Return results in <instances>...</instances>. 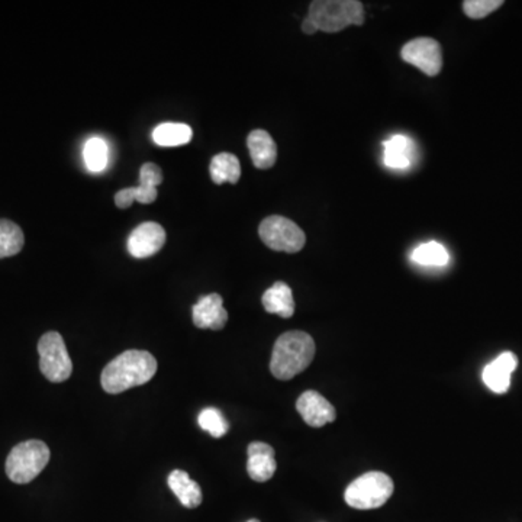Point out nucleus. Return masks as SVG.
Instances as JSON below:
<instances>
[{"mask_svg":"<svg viewBox=\"0 0 522 522\" xmlns=\"http://www.w3.org/2000/svg\"><path fill=\"white\" fill-rule=\"evenodd\" d=\"M156 373L157 360L153 354L142 349H128L104 367L102 388L108 394H122L131 388L149 383Z\"/></svg>","mask_w":522,"mask_h":522,"instance_id":"nucleus-1","label":"nucleus"},{"mask_svg":"<svg viewBox=\"0 0 522 522\" xmlns=\"http://www.w3.org/2000/svg\"><path fill=\"white\" fill-rule=\"evenodd\" d=\"M315 357V342L303 331L281 334L274 344L270 372L279 380H290L310 367Z\"/></svg>","mask_w":522,"mask_h":522,"instance_id":"nucleus-2","label":"nucleus"},{"mask_svg":"<svg viewBox=\"0 0 522 522\" xmlns=\"http://www.w3.org/2000/svg\"><path fill=\"white\" fill-rule=\"evenodd\" d=\"M308 18L317 25L318 31L340 33L349 25L365 24V8L357 0H315Z\"/></svg>","mask_w":522,"mask_h":522,"instance_id":"nucleus-3","label":"nucleus"},{"mask_svg":"<svg viewBox=\"0 0 522 522\" xmlns=\"http://www.w3.org/2000/svg\"><path fill=\"white\" fill-rule=\"evenodd\" d=\"M50 449L44 441L28 440L13 447L6 458V474L13 483L25 485L45 469L50 462Z\"/></svg>","mask_w":522,"mask_h":522,"instance_id":"nucleus-4","label":"nucleus"},{"mask_svg":"<svg viewBox=\"0 0 522 522\" xmlns=\"http://www.w3.org/2000/svg\"><path fill=\"white\" fill-rule=\"evenodd\" d=\"M392 494L394 482L388 474L382 472H369L349 483L344 498L354 510H367L385 505Z\"/></svg>","mask_w":522,"mask_h":522,"instance_id":"nucleus-5","label":"nucleus"},{"mask_svg":"<svg viewBox=\"0 0 522 522\" xmlns=\"http://www.w3.org/2000/svg\"><path fill=\"white\" fill-rule=\"evenodd\" d=\"M40 370L50 382H65L72 376L73 363L60 333L50 331L38 342Z\"/></svg>","mask_w":522,"mask_h":522,"instance_id":"nucleus-6","label":"nucleus"},{"mask_svg":"<svg viewBox=\"0 0 522 522\" xmlns=\"http://www.w3.org/2000/svg\"><path fill=\"white\" fill-rule=\"evenodd\" d=\"M261 242L269 249L283 253H297L305 247L306 235L301 226L280 215L265 218L258 226Z\"/></svg>","mask_w":522,"mask_h":522,"instance_id":"nucleus-7","label":"nucleus"},{"mask_svg":"<svg viewBox=\"0 0 522 522\" xmlns=\"http://www.w3.org/2000/svg\"><path fill=\"white\" fill-rule=\"evenodd\" d=\"M401 56L402 60L426 73V76L434 77L441 72V45L434 38H415L410 41L403 45Z\"/></svg>","mask_w":522,"mask_h":522,"instance_id":"nucleus-8","label":"nucleus"},{"mask_svg":"<svg viewBox=\"0 0 522 522\" xmlns=\"http://www.w3.org/2000/svg\"><path fill=\"white\" fill-rule=\"evenodd\" d=\"M163 173L158 165L154 163H145L140 170V186L127 188L115 195V203L118 208L127 209L133 205L134 201L149 205L157 199V186L161 185Z\"/></svg>","mask_w":522,"mask_h":522,"instance_id":"nucleus-9","label":"nucleus"},{"mask_svg":"<svg viewBox=\"0 0 522 522\" xmlns=\"http://www.w3.org/2000/svg\"><path fill=\"white\" fill-rule=\"evenodd\" d=\"M165 242V228L157 222H144L131 233L127 247L133 257L147 258L158 253Z\"/></svg>","mask_w":522,"mask_h":522,"instance_id":"nucleus-10","label":"nucleus"},{"mask_svg":"<svg viewBox=\"0 0 522 522\" xmlns=\"http://www.w3.org/2000/svg\"><path fill=\"white\" fill-rule=\"evenodd\" d=\"M296 410L303 421L313 428L330 424L337 417L335 408L317 390H306L296 402Z\"/></svg>","mask_w":522,"mask_h":522,"instance_id":"nucleus-11","label":"nucleus"},{"mask_svg":"<svg viewBox=\"0 0 522 522\" xmlns=\"http://www.w3.org/2000/svg\"><path fill=\"white\" fill-rule=\"evenodd\" d=\"M228 322L221 295L212 294L199 299L193 306V324L202 330H222Z\"/></svg>","mask_w":522,"mask_h":522,"instance_id":"nucleus-12","label":"nucleus"},{"mask_svg":"<svg viewBox=\"0 0 522 522\" xmlns=\"http://www.w3.org/2000/svg\"><path fill=\"white\" fill-rule=\"evenodd\" d=\"M417 145L406 135L396 134L383 142V165L390 170L403 172L415 165Z\"/></svg>","mask_w":522,"mask_h":522,"instance_id":"nucleus-13","label":"nucleus"},{"mask_svg":"<svg viewBox=\"0 0 522 522\" xmlns=\"http://www.w3.org/2000/svg\"><path fill=\"white\" fill-rule=\"evenodd\" d=\"M518 367V358L514 353L505 351L499 354L494 362L485 367L483 383L495 394H506L510 386V376Z\"/></svg>","mask_w":522,"mask_h":522,"instance_id":"nucleus-14","label":"nucleus"},{"mask_svg":"<svg viewBox=\"0 0 522 522\" xmlns=\"http://www.w3.org/2000/svg\"><path fill=\"white\" fill-rule=\"evenodd\" d=\"M249 460H247V472L249 478L256 482H267L273 478L276 472V458H274L273 447L265 442L254 441L247 449Z\"/></svg>","mask_w":522,"mask_h":522,"instance_id":"nucleus-15","label":"nucleus"},{"mask_svg":"<svg viewBox=\"0 0 522 522\" xmlns=\"http://www.w3.org/2000/svg\"><path fill=\"white\" fill-rule=\"evenodd\" d=\"M247 147H249L253 165L257 169H270L278 160V147L267 131L256 129L253 133H249V138H247Z\"/></svg>","mask_w":522,"mask_h":522,"instance_id":"nucleus-16","label":"nucleus"},{"mask_svg":"<svg viewBox=\"0 0 522 522\" xmlns=\"http://www.w3.org/2000/svg\"><path fill=\"white\" fill-rule=\"evenodd\" d=\"M263 306L265 312L276 313L281 318L294 317L295 299L289 286L278 281L263 295Z\"/></svg>","mask_w":522,"mask_h":522,"instance_id":"nucleus-17","label":"nucleus"},{"mask_svg":"<svg viewBox=\"0 0 522 522\" xmlns=\"http://www.w3.org/2000/svg\"><path fill=\"white\" fill-rule=\"evenodd\" d=\"M169 487L173 490L181 505L186 508H197L202 503V490L189 474L183 470H173L169 476Z\"/></svg>","mask_w":522,"mask_h":522,"instance_id":"nucleus-18","label":"nucleus"},{"mask_svg":"<svg viewBox=\"0 0 522 522\" xmlns=\"http://www.w3.org/2000/svg\"><path fill=\"white\" fill-rule=\"evenodd\" d=\"M209 173L212 177L213 183H217V185H222V183L235 185L242 177V165L234 154H218L211 161Z\"/></svg>","mask_w":522,"mask_h":522,"instance_id":"nucleus-19","label":"nucleus"},{"mask_svg":"<svg viewBox=\"0 0 522 522\" xmlns=\"http://www.w3.org/2000/svg\"><path fill=\"white\" fill-rule=\"evenodd\" d=\"M193 133L189 125L165 122L153 131V141L160 147H179L192 140Z\"/></svg>","mask_w":522,"mask_h":522,"instance_id":"nucleus-20","label":"nucleus"},{"mask_svg":"<svg viewBox=\"0 0 522 522\" xmlns=\"http://www.w3.org/2000/svg\"><path fill=\"white\" fill-rule=\"evenodd\" d=\"M411 260L424 267H444L450 261V254L440 242H428L418 245L411 254Z\"/></svg>","mask_w":522,"mask_h":522,"instance_id":"nucleus-21","label":"nucleus"},{"mask_svg":"<svg viewBox=\"0 0 522 522\" xmlns=\"http://www.w3.org/2000/svg\"><path fill=\"white\" fill-rule=\"evenodd\" d=\"M24 242V233L15 222L0 219V258L17 256Z\"/></svg>","mask_w":522,"mask_h":522,"instance_id":"nucleus-22","label":"nucleus"},{"mask_svg":"<svg viewBox=\"0 0 522 522\" xmlns=\"http://www.w3.org/2000/svg\"><path fill=\"white\" fill-rule=\"evenodd\" d=\"M83 157L88 169L93 173H99L108 163V145L102 138L93 137L86 142Z\"/></svg>","mask_w":522,"mask_h":522,"instance_id":"nucleus-23","label":"nucleus"},{"mask_svg":"<svg viewBox=\"0 0 522 522\" xmlns=\"http://www.w3.org/2000/svg\"><path fill=\"white\" fill-rule=\"evenodd\" d=\"M197 422L202 430L206 431L209 434L215 438H221L228 433L229 424L221 411L215 410V408H206L202 411Z\"/></svg>","mask_w":522,"mask_h":522,"instance_id":"nucleus-24","label":"nucleus"},{"mask_svg":"<svg viewBox=\"0 0 522 522\" xmlns=\"http://www.w3.org/2000/svg\"><path fill=\"white\" fill-rule=\"evenodd\" d=\"M503 0H466L463 11L472 19H482L503 6Z\"/></svg>","mask_w":522,"mask_h":522,"instance_id":"nucleus-25","label":"nucleus"},{"mask_svg":"<svg viewBox=\"0 0 522 522\" xmlns=\"http://www.w3.org/2000/svg\"><path fill=\"white\" fill-rule=\"evenodd\" d=\"M302 31L308 34V35H313L318 31L317 25L313 24L312 20L306 17L302 22Z\"/></svg>","mask_w":522,"mask_h":522,"instance_id":"nucleus-26","label":"nucleus"},{"mask_svg":"<svg viewBox=\"0 0 522 522\" xmlns=\"http://www.w3.org/2000/svg\"><path fill=\"white\" fill-rule=\"evenodd\" d=\"M249 522H260V521H257V519H249Z\"/></svg>","mask_w":522,"mask_h":522,"instance_id":"nucleus-27","label":"nucleus"}]
</instances>
